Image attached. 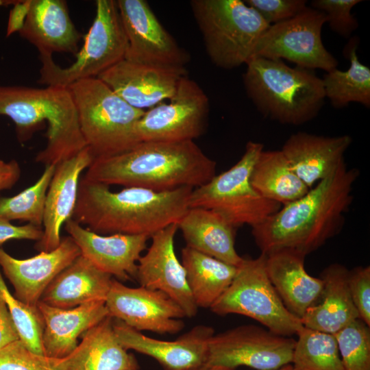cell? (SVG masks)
Returning <instances> with one entry per match:
<instances>
[{
    "label": "cell",
    "instance_id": "obj_26",
    "mask_svg": "<svg viewBox=\"0 0 370 370\" xmlns=\"http://www.w3.org/2000/svg\"><path fill=\"white\" fill-rule=\"evenodd\" d=\"M305 257L290 249L265 255V269L270 282L285 307L300 319L316 302L323 286L321 278L311 276L305 270Z\"/></svg>",
    "mask_w": 370,
    "mask_h": 370
},
{
    "label": "cell",
    "instance_id": "obj_45",
    "mask_svg": "<svg viewBox=\"0 0 370 370\" xmlns=\"http://www.w3.org/2000/svg\"><path fill=\"white\" fill-rule=\"evenodd\" d=\"M197 370H235L232 368L225 367H220V366H213L210 367H206V368H200Z\"/></svg>",
    "mask_w": 370,
    "mask_h": 370
},
{
    "label": "cell",
    "instance_id": "obj_21",
    "mask_svg": "<svg viewBox=\"0 0 370 370\" xmlns=\"http://www.w3.org/2000/svg\"><path fill=\"white\" fill-rule=\"evenodd\" d=\"M93 160L86 147L56 165L47 193L43 234L36 245L38 251H50L60 245L61 227L71 219L75 207L80 174Z\"/></svg>",
    "mask_w": 370,
    "mask_h": 370
},
{
    "label": "cell",
    "instance_id": "obj_9",
    "mask_svg": "<svg viewBox=\"0 0 370 370\" xmlns=\"http://www.w3.org/2000/svg\"><path fill=\"white\" fill-rule=\"evenodd\" d=\"M263 150L262 143L247 142L244 153L234 165L193 189L189 208L213 210L235 227H254L276 212L282 206L261 197L250 182L253 167Z\"/></svg>",
    "mask_w": 370,
    "mask_h": 370
},
{
    "label": "cell",
    "instance_id": "obj_44",
    "mask_svg": "<svg viewBox=\"0 0 370 370\" xmlns=\"http://www.w3.org/2000/svg\"><path fill=\"white\" fill-rule=\"evenodd\" d=\"M21 168L17 161L0 159V191L12 188L18 181Z\"/></svg>",
    "mask_w": 370,
    "mask_h": 370
},
{
    "label": "cell",
    "instance_id": "obj_30",
    "mask_svg": "<svg viewBox=\"0 0 370 370\" xmlns=\"http://www.w3.org/2000/svg\"><path fill=\"white\" fill-rule=\"evenodd\" d=\"M182 264L198 308H210L230 286L237 272V267L187 246L182 250Z\"/></svg>",
    "mask_w": 370,
    "mask_h": 370
},
{
    "label": "cell",
    "instance_id": "obj_24",
    "mask_svg": "<svg viewBox=\"0 0 370 370\" xmlns=\"http://www.w3.org/2000/svg\"><path fill=\"white\" fill-rule=\"evenodd\" d=\"M20 36L39 53L76 54L82 34L76 29L64 0H31Z\"/></svg>",
    "mask_w": 370,
    "mask_h": 370
},
{
    "label": "cell",
    "instance_id": "obj_7",
    "mask_svg": "<svg viewBox=\"0 0 370 370\" xmlns=\"http://www.w3.org/2000/svg\"><path fill=\"white\" fill-rule=\"evenodd\" d=\"M190 5L206 53L221 69L246 64L270 26L244 1L192 0Z\"/></svg>",
    "mask_w": 370,
    "mask_h": 370
},
{
    "label": "cell",
    "instance_id": "obj_29",
    "mask_svg": "<svg viewBox=\"0 0 370 370\" xmlns=\"http://www.w3.org/2000/svg\"><path fill=\"white\" fill-rule=\"evenodd\" d=\"M186 246L227 264L238 267L243 258L235 249L236 228L219 213L189 208L177 223Z\"/></svg>",
    "mask_w": 370,
    "mask_h": 370
},
{
    "label": "cell",
    "instance_id": "obj_31",
    "mask_svg": "<svg viewBox=\"0 0 370 370\" xmlns=\"http://www.w3.org/2000/svg\"><path fill=\"white\" fill-rule=\"evenodd\" d=\"M250 182L263 198L288 204L304 195L310 188L293 170L281 150L264 151L253 167Z\"/></svg>",
    "mask_w": 370,
    "mask_h": 370
},
{
    "label": "cell",
    "instance_id": "obj_16",
    "mask_svg": "<svg viewBox=\"0 0 370 370\" xmlns=\"http://www.w3.org/2000/svg\"><path fill=\"white\" fill-rule=\"evenodd\" d=\"M177 230V223H173L151 236L150 246L138 261L136 279L141 286L168 295L181 307L186 317L192 318L198 307L188 287L185 269L175 254L174 238Z\"/></svg>",
    "mask_w": 370,
    "mask_h": 370
},
{
    "label": "cell",
    "instance_id": "obj_38",
    "mask_svg": "<svg viewBox=\"0 0 370 370\" xmlns=\"http://www.w3.org/2000/svg\"><path fill=\"white\" fill-rule=\"evenodd\" d=\"M0 370H58L52 358L37 354L21 340L0 349Z\"/></svg>",
    "mask_w": 370,
    "mask_h": 370
},
{
    "label": "cell",
    "instance_id": "obj_6",
    "mask_svg": "<svg viewBox=\"0 0 370 370\" xmlns=\"http://www.w3.org/2000/svg\"><path fill=\"white\" fill-rule=\"evenodd\" d=\"M68 88L94 159L120 154L140 143L136 126L145 110L128 104L97 77L77 81Z\"/></svg>",
    "mask_w": 370,
    "mask_h": 370
},
{
    "label": "cell",
    "instance_id": "obj_20",
    "mask_svg": "<svg viewBox=\"0 0 370 370\" xmlns=\"http://www.w3.org/2000/svg\"><path fill=\"white\" fill-rule=\"evenodd\" d=\"M65 230L80 250L81 255L97 269L119 281L136 279L137 264L146 249L147 235L97 234L72 219L66 221Z\"/></svg>",
    "mask_w": 370,
    "mask_h": 370
},
{
    "label": "cell",
    "instance_id": "obj_25",
    "mask_svg": "<svg viewBox=\"0 0 370 370\" xmlns=\"http://www.w3.org/2000/svg\"><path fill=\"white\" fill-rule=\"evenodd\" d=\"M110 315L82 335V341L68 356L53 358L58 370H138L133 354L116 336Z\"/></svg>",
    "mask_w": 370,
    "mask_h": 370
},
{
    "label": "cell",
    "instance_id": "obj_41",
    "mask_svg": "<svg viewBox=\"0 0 370 370\" xmlns=\"http://www.w3.org/2000/svg\"><path fill=\"white\" fill-rule=\"evenodd\" d=\"M42 227L32 223L17 226L10 221L0 219V247L10 240L40 241L42 236Z\"/></svg>",
    "mask_w": 370,
    "mask_h": 370
},
{
    "label": "cell",
    "instance_id": "obj_34",
    "mask_svg": "<svg viewBox=\"0 0 370 370\" xmlns=\"http://www.w3.org/2000/svg\"><path fill=\"white\" fill-rule=\"evenodd\" d=\"M56 166H45L40 178L17 195L0 197V219L20 220L42 227L47 193Z\"/></svg>",
    "mask_w": 370,
    "mask_h": 370
},
{
    "label": "cell",
    "instance_id": "obj_19",
    "mask_svg": "<svg viewBox=\"0 0 370 370\" xmlns=\"http://www.w3.org/2000/svg\"><path fill=\"white\" fill-rule=\"evenodd\" d=\"M185 75L186 69H169L124 59L97 78L128 104L145 110L171 99Z\"/></svg>",
    "mask_w": 370,
    "mask_h": 370
},
{
    "label": "cell",
    "instance_id": "obj_46",
    "mask_svg": "<svg viewBox=\"0 0 370 370\" xmlns=\"http://www.w3.org/2000/svg\"><path fill=\"white\" fill-rule=\"evenodd\" d=\"M15 0H0V7L6 6L9 5H13L15 3Z\"/></svg>",
    "mask_w": 370,
    "mask_h": 370
},
{
    "label": "cell",
    "instance_id": "obj_23",
    "mask_svg": "<svg viewBox=\"0 0 370 370\" xmlns=\"http://www.w3.org/2000/svg\"><path fill=\"white\" fill-rule=\"evenodd\" d=\"M44 330L42 345L44 356L62 358L77 346V339L87 330L109 316L105 301H95L63 309L39 301Z\"/></svg>",
    "mask_w": 370,
    "mask_h": 370
},
{
    "label": "cell",
    "instance_id": "obj_27",
    "mask_svg": "<svg viewBox=\"0 0 370 370\" xmlns=\"http://www.w3.org/2000/svg\"><path fill=\"white\" fill-rule=\"evenodd\" d=\"M349 270L340 264L325 268L321 293L301 319L304 327L334 334L359 319L348 286Z\"/></svg>",
    "mask_w": 370,
    "mask_h": 370
},
{
    "label": "cell",
    "instance_id": "obj_32",
    "mask_svg": "<svg viewBox=\"0 0 370 370\" xmlns=\"http://www.w3.org/2000/svg\"><path fill=\"white\" fill-rule=\"evenodd\" d=\"M358 38L353 37L344 47L343 55L350 62L346 71L333 69L322 79L325 97L335 108H342L352 102L370 106V69L358 59Z\"/></svg>",
    "mask_w": 370,
    "mask_h": 370
},
{
    "label": "cell",
    "instance_id": "obj_17",
    "mask_svg": "<svg viewBox=\"0 0 370 370\" xmlns=\"http://www.w3.org/2000/svg\"><path fill=\"white\" fill-rule=\"evenodd\" d=\"M113 327L124 349L153 358L165 370L202 368L207 358L209 340L214 334L213 328L198 325L174 341H162L144 335L116 319Z\"/></svg>",
    "mask_w": 370,
    "mask_h": 370
},
{
    "label": "cell",
    "instance_id": "obj_33",
    "mask_svg": "<svg viewBox=\"0 0 370 370\" xmlns=\"http://www.w3.org/2000/svg\"><path fill=\"white\" fill-rule=\"evenodd\" d=\"M293 354V370H344L335 336L304 327Z\"/></svg>",
    "mask_w": 370,
    "mask_h": 370
},
{
    "label": "cell",
    "instance_id": "obj_5",
    "mask_svg": "<svg viewBox=\"0 0 370 370\" xmlns=\"http://www.w3.org/2000/svg\"><path fill=\"white\" fill-rule=\"evenodd\" d=\"M246 65L243 75L245 91L262 115L293 125L318 115L325 97L322 79L314 70L261 57H254Z\"/></svg>",
    "mask_w": 370,
    "mask_h": 370
},
{
    "label": "cell",
    "instance_id": "obj_8",
    "mask_svg": "<svg viewBox=\"0 0 370 370\" xmlns=\"http://www.w3.org/2000/svg\"><path fill=\"white\" fill-rule=\"evenodd\" d=\"M127 45L116 1L97 0L94 21L75 60L62 68L54 62L52 55L39 53L42 66L38 82L68 87L81 79L97 77L125 59Z\"/></svg>",
    "mask_w": 370,
    "mask_h": 370
},
{
    "label": "cell",
    "instance_id": "obj_12",
    "mask_svg": "<svg viewBox=\"0 0 370 370\" xmlns=\"http://www.w3.org/2000/svg\"><path fill=\"white\" fill-rule=\"evenodd\" d=\"M295 341L254 325L236 327L210 338L202 368L220 366L235 369L246 366L275 370L291 364Z\"/></svg>",
    "mask_w": 370,
    "mask_h": 370
},
{
    "label": "cell",
    "instance_id": "obj_36",
    "mask_svg": "<svg viewBox=\"0 0 370 370\" xmlns=\"http://www.w3.org/2000/svg\"><path fill=\"white\" fill-rule=\"evenodd\" d=\"M344 370H370V329L357 319L334 334Z\"/></svg>",
    "mask_w": 370,
    "mask_h": 370
},
{
    "label": "cell",
    "instance_id": "obj_13",
    "mask_svg": "<svg viewBox=\"0 0 370 370\" xmlns=\"http://www.w3.org/2000/svg\"><path fill=\"white\" fill-rule=\"evenodd\" d=\"M209 110L206 94L185 75L168 103L162 102L145 111L136 126L137 138L140 142L193 140L204 132Z\"/></svg>",
    "mask_w": 370,
    "mask_h": 370
},
{
    "label": "cell",
    "instance_id": "obj_43",
    "mask_svg": "<svg viewBox=\"0 0 370 370\" xmlns=\"http://www.w3.org/2000/svg\"><path fill=\"white\" fill-rule=\"evenodd\" d=\"M31 0L16 1L10 11L6 36L9 37L15 32H19L25 23Z\"/></svg>",
    "mask_w": 370,
    "mask_h": 370
},
{
    "label": "cell",
    "instance_id": "obj_10",
    "mask_svg": "<svg viewBox=\"0 0 370 370\" xmlns=\"http://www.w3.org/2000/svg\"><path fill=\"white\" fill-rule=\"evenodd\" d=\"M219 315L238 314L264 325L271 332L288 336L304 328L299 318L284 305L265 269V255L244 258L230 286L210 308Z\"/></svg>",
    "mask_w": 370,
    "mask_h": 370
},
{
    "label": "cell",
    "instance_id": "obj_37",
    "mask_svg": "<svg viewBox=\"0 0 370 370\" xmlns=\"http://www.w3.org/2000/svg\"><path fill=\"white\" fill-rule=\"evenodd\" d=\"M360 0H314L311 8L324 13L331 29L344 38H349L358 28L357 19L352 14Z\"/></svg>",
    "mask_w": 370,
    "mask_h": 370
},
{
    "label": "cell",
    "instance_id": "obj_14",
    "mask_svg": "<svg viewBox=\"0 0 370 370\" xmlns=\"http://www.w3.org/2000/svg\"><path fill=\"white\" fill-rule=\"evenodd\" d=\"M127 39L126 60L169 69L185 70L186 52L160 23L145 0H117Z\"/></svg>",
    "mask_w": 370,
    "mask_h": 370
},
{
    "label": "cell",
    "instance_id": "obj_18",
    "mask_svg": "<svg viewBox=\"0 0 370 370\" xmlns=\"http://www.w3.org/2000/svg\"><path fill=\"white\" fill-rule=\"evenodd\" d=\"M81 252L71 236L61 239L50 251H40L26 259H17L0 247V267L14 288V297L36 307L42 295L53 279L69 266Z\"/></svg>",
    "mask_w": 370,
    "mask_h": 370
},
{
    "label": "cell",
    "instance_id": "obj_47",
    "mask_svg": "<svg viewBox=\"0 0 370 370\" xmlns=\"http://www.w3.org/2000/svg\"><path fill=\"white\" fill-rule=\"evenodd\" d=\"M275 370H293V366L291 364H288Z\"/></svg>",
    "mask_w": 370,
    "mask_h": 370
},
{
    "label": "cell",
    "instance_id": "obj_28",
    "mask_svg": "<svg viewBox=\"0 0 370 370\" xmlns=\"http://www.w3.org/2000/svg\"><path fill=\"white\" fill-rule=\"evenodd\" d=\"M112 279L80 255L53 279L40 301L63 309L106 301Z\"/></svg>",
    "mask_w": 370,
    "mask_h": 370
},
{
    "label": "cell",
    "instance_id": "obj_35",
    "mask_svg": "<svg viewBox=\"0 0 370 370\" xmlns=\"http://www.w3.org/2000/svg\"><path fill=\"white\" fill-rule=\"evenodd\" d=\"M0 296L4 300L18 330L20 340L30 351L44 355L42 336L44 323L38 307L21 302L8 289L0 271Z\"/></svg>",
    "mask_w": 370,
    "mask_h": 370
},
{
    "label": "cell",
    "instance_id": "obj_22",
    "mask_svg": "<svg viewBox=\"0 0 370 370\" xmlns=\"http://www.w3.org/2000/svg\"><path fill=\"white\" fill-rule=\"evenodd\" d=\"M349 135L329 137L299 132L290 136L282 152L299 179L311 188L345 162Z\"/></svg>",
    "mask_w": 370,
    "mask_h": 370
},
{
    "label": "cell",
    "instance_id": "obj_40",
    "mask_svg": "<svg viewBox=\"0 0 370 370\" xmlns=\"http://www.w3.org/2000/svg\"><path fill=\"white\" fill-rule=\"evenodd\" d=\"M348 286L359 319L370 325V267H359L349 271Z\"/></svg>",
    "mask_w": 370,
    "mask_h": 370
},
{
    "label": "cell",
    "instance_id": "obj_2",
    "mask_svg": "<svg viewBox=\"0 0 370 370\" xmlns=\"http://www.w3.org/2000/svg\"><path fill=\"white\" fill-rule=\"evenodd\" d=\"M193 188L155 191L125 187L118 192L83 177L71 219L99 234L147 235L177 223L189 208Z\"/></svg>",
    "mask_w": 370,
    "mask_h": 370
},
{
    "label": "cell",
    "instance_id": "obj_3",
    "mask_svg": "<svg viewBox=\"0 0 370 370\" xmlns=\"http://www.w3.org/2000/svg\"><path fill=\"white\" fill-rule=\"evenodd\" d=\"M215 175V161L188 140L140 142L120 154L94 159L84 177L108 186L167 191L201 186Z\"/></svg>",
    "mask_w": 370,
    "mask_h": 370
},
{
    "label": "cell",
    "instance_id": "obj_4",
    "mask_svg": "<svg viewBox=\"0 0 370 370\" xmlns=\"http://www.w3.org/2000/svg\"><path fill=\"white\" fill-rule=\"evenodd\" d=\"M0 115L14 122L20 140H25L40 123H48L47 145L35 159L45 166H56L86 147L68 87L0 86Z\"/></svg>",
    "mask_w": 370,
    "mask_h": 370
},
{
    "label": "cell",
    "instance_id": "obj_42",
    "mask_svg": "<svg viewBox=\"0 0 370 370\" xmlns=\"http://www.w3.org/2000/svg\"><path fill=\"white\" fill-rule=\"evenodd\" d=\"M20 340V336L9 312V310L0 296V349Z\"/></svg>",
    "mask_w": 370,
    "mask_h": 370
},
{
    "label": "cell",
    "instance_id": "obj_11",
    "mask_svg": "<svg viewBox=\"0 0 370 370\" xmlns=\"http://www.w3.org/2000/svg\"><path fill=\"white\" fill-rule=\"evenodd\" d=\"M324 13L307 7L297 16L271 25L260 37L254 57L285 59L304 69L326 72L338 66L337 60L325 49L321 30Z\"/></svg>",
    "mask_w": 370,
    "mask_h": 370
},
{
    "label": "cell",
    "instance_id": "obj_15",
    "mask_svg": "<svg viewBox=\"0 0 370 370\" xmlns=\"http://www.w3.org/2000/svg\"><path fill=\"white\" fill-rule=\"evenodd\" d=\"M106 306L110 317L138 332L173 334L184 326L180 320L186 317L184 312L168 295L141 286L128 287L114 278Z\"/></svg>",
    "mask_w": 370,
    "mask_h": 370
},
{
    "label": "cell",
    "instance_id": "obj_1",
    "mask_svg": "<svg viewBox=\"0 0 370 370\" xmlns=\"http://www.w3.org/2000/svg\"><path fill=\"white\" fill-rule=\"evenodd\" d=\"M358 175L357 169H347L343 162L301 197L252 227L261 254L290 249L306 256L337 234L353 201Z\"/></svg>",
    "mask_w": 370,
    "mask_h": 370
},
{
    "label": "cell",
    "instance_id": "obj_39",
    "mask_svg": "<svg viewBox=\"0 0 370 370\" xmlns=\"http://www.w3.org/2000/svg\"><path fill=\"white\" fill-rule=\"evenodd\" d=\"M269 25L287 21L301 12L307 6L305 0H245Z\"/></svg>",
    "mask_w": 370,
    "mask_h": 370
}]
</instances>
